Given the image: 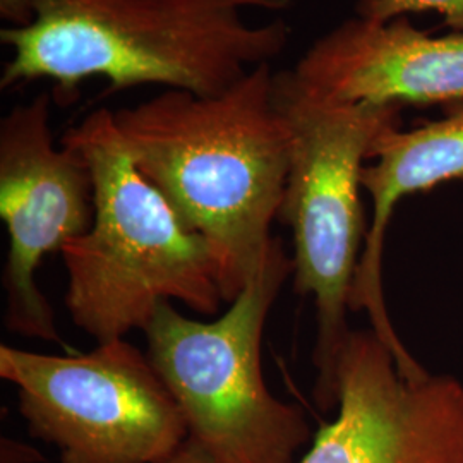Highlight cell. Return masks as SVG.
<instances>
[{"label": "cell", "instance_id": "cell-14", "mask_svg": "<svg viewBox=\"0 0 463 463\" xmlns=\"http://www.w3.org/2000/svg\"><path fill=\"white\" fill-rule=\"evenodd\" d=\"M42 453L14 439H2V463L42 462Z\"/></svg>", "mask_w": 463, "mask_h": 463}, {"label": "cell", "instance_id": "cell-4", "mask_svg": "<svg viewBox=\"0 0 463 463\" xmlns=\"http://www.w3.org/2000/svg\"><path fill=\"white\" fill-rule=\"evenodd\" d=\"M275 97L292 134L279 222L294 235V288L315 298V400L328 412L336 407L335 369L350 333V292L367 232L361 175L374 139L402 126V107L321 99L290 71L275 74Z\"/></svg>", "mask_w": 463, "mask_h": 463}, {"label": "cell", "instance_id": "cell-13", "mask_svg": "<svg viewBox=\"0 0 463 463\" xmlns=\"http://www.w3.org/2000/svg\"><path fill=\"white\" fill-rule=\"evenodd\" d=\"M164 463H222L212 451L198 443L193 438H187L183 447L179 448L168 460Z\"/></svg>", "mask_w": 463, "mask_h": 463}, {"label": "cell", "instance_id": "cell-3", "mask_svg": "<svg viewBox=\"0 0 463 463\" xmlns=\"http://www.w3.org/2000/svg\"><path fill=\"white\" fill-rule=\"evenodd\" d=\"M61 141L81 151L95 185L91 229L61 250L72 323L103 344L145 330L164 300L216 315L225 296L215 250L136 168L114 110H93Z\"/></svg>", "mask_w": 463, "mask_h": 463}, {"label": "cell", "instance_id": "cell-7", "mask_svg": "<svg viewBox=\"0 0 463 463\" xmlns=\"http://www.w3.org/2000/svg\"><path fill=\"white\" fill-rule=\"evenodd\" d=\"M52 101L43 91L0 120V216L9 237L2 285L5 328L61 344L36 269L47 254L91 229L95 185L80 149L62 141L55 146Z\"/></svg>", "mask_w": 463, "mask_h": 463}, {"label": "cell", "instance_id": "cell-2", "mask_svg": "<svg viewBox=\"0 0 463 463\" xmlns=\"http://www.w3.org/2000/svg\"><path fill=\"white\" fill-rule=\"evenodd\" d=\"M294 2L38 0L28 26L0 32L11 50L0 88L47 80L59 105L93 78L107 81L99 99L137 86L218 95L290 42L285 19L252 24L246 13H285Z\"/></svg>", "mask_w": 463, "mask_h": 463}, {"label": "cell", "instance_id": "cell-6", "mask_svg": "<svg viewBox=\"0 0 463 463\" xmlns=\"http://www.w3.org/2000/svg\"><path fill=\"white\" fill-rule=\"evenodd\" d=\"M28 430L61 463H164L189 438L177 402L148 355L124 338L88 354L0 347Z\"/></svg>", "mask_w": 463, "mask_h": 463}, {"label": "cell", "instance_id": "cell-9", "mask_svg": "<svg viewBox=\"0 0 463 463\" xmlns=\"http://www.w3.org/2000/svg\"><path fill=\"white\" fill-rule=\"evenodd\" d=\"M294 80L321 99L378 107L463 103V32L430 36L407 17L355 16L306 50Z\"/></svg>", "mask_w": 463, "mask_h": 463}, {"label": "cell", "instance_id": "cell-11", "mask_svg": "<svg viewBox=\"0 0 463 463\" xmlns=\"http://www.w3.org/2000/svg\"><path fill=\"white\" fill-rule=\"evenodd\" d=\"M355 11L357 16L376 23L432 11L443 16L445 26L463 32V0H359Z\"/></svg>", "mask_w": 463, "mask_h": 463}, {"label": "cell", "instance_id": "cell-10", "mask_svg": "<svg viewBox=\"0 0 463 463\" xmlns=\"http://www.w3.org/2000/svg\"><path fill=\"white\" fill-rule=\"evenodd\" d=\"M369 160L374 164L363 168L361 184L373 201V216L352 283L350 309L365 311L397 361L407 363L411 354L398 338L383 296L384 235L400 199L463 181V103L411 131H402V126L384 129L374 139Z\"/></svg>", "mask_w": 463, "mask_h": 463}, {"label": "cell", "instance_id": "cell-12", "mask_svg": "<svg viewBox=\"0 0 463 463\" xmlns=\"http://www.w3.org/2000/svg\"><path fill=\"white\" fill-rule=\"evenodd\" d=\"M38 0H0V17L9 28H24L34 19Z\"/></svg>", "mask_w": 463, "mask_h": 463}, {"label": "cell", "instance_id": "cell-1", "mask_svg": "<svg viewBox=\"0 0 463 463\" xmlns=\"http://www.w3.org/2000/svg\"><path fill=\"white\" fill-rule=\"evenodd\" d=\"M271 64L229 90H181L114 110L136 168L213 248L225 302L263 265L288 179L292 134L275 97Z\"/></svg>", "mask_w": 463, "mask_h": 463}, {"label": "cell", "instance_id": "cell-8", "mask_svg": "<svg viewBox=\"0 0 463 463\" xmlns=\"http://www.w3.org/2000/svg\"><path fill=\"white\" fill-rule=\"evenodd\" d=\"M336 419L298 463H463V384L402 374L373 330H350L335 369Z\"/></svg>", "mask_w": 463, "mask_h": 463}, {"label": "cell", "instance_id": "cell-5", "mask_svg": "<svg viewBox=\"0 0 463 463\" xmlns=\"http://www.w3.org/2000/svg\"><path fill=\"white\" fill-rule=\"evenodd\" d=\"M294 261L275 239L258 273L213 321L158 304L145 335L149 363L177 402L189 438L222 463H296L311 439L298 405L275 397L263 376L268 315Z\"/></svg>", "mask_w": 463, "mask_h": 463}]
</instances>
